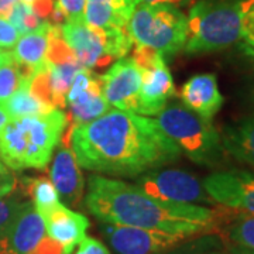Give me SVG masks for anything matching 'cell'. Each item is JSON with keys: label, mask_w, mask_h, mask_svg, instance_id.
Here are the masks:
<instances>
[{"label": "cell", "mask_w": 254, "mask_h": 254, "mask_svg": "<svg viewBox=\"0 0 254 254\" xmlns=\"http://www.w3.org/2000/svg\"><path fill=\"white\" fill-rule=\"evenodd\" d=\"M20 38L17 28L7 18L0 16V48H11L16 46Z\"/></svg>", "instance_id": "4dcf8cb0"}, {"label": "cell", "mask_w": 254, "mask_h": 254, "mask_svg": "<svg viewBox=\"0 0 254 254\" xmlns=\"http://www.w3.org/2000/svg\"><path fill=\"white\" fill-rule=\"evenodd\" d=\"M105 99L110 106L138 113V95L141 88V69L133 57H123L99 75Z\"/></svg>", "instance_id": "4fadbf2b"}, {"label": "cell", "mask_w": 254, "mask_h": 254, "mask_svg": "<svg viewBox=\"0 0 254 254\" xmlns=\"http://www.w3.org/2000/svg\"><path fill=\"white\" fill-rule=\"evenodd\" d=\"M61 26H55L50 20H44L36 30L20 36L13 47V60L33 73L47 64L51 40Z\"/></svg>", "instance_id": "ac0fdd59"}, {"label": "cell", "mask_w": 254, "mask_h": 254, "mask_svg": "<svg viewBox=\"0 0 254 254\" xmlns=\"http://www.w3.org/2000/svg\"><path fill=\"white\" fill-rule=\"evenodd\" d=\"M13 60V55L10 51H6V50H3V48H0V66L1 65H4V64L10 63Z\"/></svg>", "instance_id": "f35d334b"}, {"label": "cell", "mask_w": 254, "mask_h": 254, "mask_svg": "<svg viewBox=\"0 0 254 254\" xmlns=\"http://www.w3.org/2000/svg\"><path fill=\"white\" fill-rule=\"evenodd\" d=\"M155 122L193 163L213 167L223 161L220 133L212 120L200 118L181 105H168L157 115Z\"/></svg>", "instance_id": "5b68a950"}, {"label": "cell", "mask_w": 254, "mask_h": 254, "mask_svg": "<svg viewBox=\"0 0 254 254\" xmlns=\"http://www.w3.org/2000/svg\"><path fill=\"white\" fill-rule=\"evenodd\" d=\"M220 240L215 236H206L203 237V243L196 249L195 253H187V254H230L229 250L225 252L222 249H219Z\"/></svg>", "instance_id": "d6a6232c"}, {"label": "cell", "mask_w": 254, "mask_h": 254, "mask_svg": "<svg viewBox=\"0 0 254 254\" xmlns=\"http://www.w3.org/2000/svg\"><path fill=\"white\" fill-rule=\"evenodd\" d=\"M136 187L147 195L161 200L195 205L215 203L203 185L193 175L182 170L150 171L137 178Z\"/></svg>", "instance_id": "30bf717a"}, {"label": "cell", "mask_w": 254, "mask_h": 254, "mask_svg": "<svg viewBox=\"0 0 254 254\" xmlns=\"http://www.w3.org/2000/svg\"><path fill=\"white\" fill-rule=\"evenodd\" d=\"M71 137L78 164L93 173L136 177L181 157L155 120L130 110L109 109L73 127Z\"/></svg>", "instance_id": "6da1fadb"}, {"label": "cell", "mask_w": 254, "mask_h": 254, "mask_svg": "<svg viewBox=\"0 0 254 254\" xmlns=\"http://www.w3.org/2000/svg\"><path fill=\"white\" fill-rule=\"evenodd\" d=\"M47 236L43 216L27 200L10 225L3 239L14 254H33Z\"/></svg>", "instance_id": "2e32d148"}, {"label": "cell", "mask_w": 254, "mask_h": 254, "mask_svg": "<svg viewBox=\"0 0 254 254\" xmlns=\"http://www.w3.org/2000/svg\"><path fill=\"white\" fill-rule=\"evenodd\" d=\"M220 138L226 154L254 167V113L225 127Z\"/></svg>", "instance_id": "d6986e66"}, {"label": "cell", "mask_w": 254, "mask_h": 254, "mask_svg": "<svg viewBox=\"0 0 254 254\" xmlns=\"http://www.w3.org/2000/svg\"><path fill=\"white\" fill-rule=\"evenodd\" d=\"M33 254H64L63 247L55 243L53 239H50L48 236L44 237V240L38 245L34 253Z\"/></svg>", "instance_id": "e575fe53"}, {"label": "cell", "mask_w": 254, "mask_h": 254, "mask_svg": "<svg viewBox=\"0 0 254 254\" xmlns=\"http://www.w3.org/2000/svg\"><path fill=\"white\" fill-rule=\"evenodd\" d=\"M253 174H254V171H253Z\"/></svg>", "instance_id": "ee69618b"}, {"label": "cell", "mask_w": 254, "mask_h": 254, "mask_svg": "<svg viewBox=\"0 0 254 254\" xmlns=\"http://www.w3.org/2000/svg\"><path fill=\"white\" fill-rule=\"evenodd\" d=\"M247 0H199L190 10L185 53L208 54L233 46L242 38Z\"/></svg>", "instance_id": "277c9868"}, {"label": "cell", "mask_w": 254, "mask_h": 254, "mask_svg": "<svg viewBox=\"0 0 254 254\" xmlns=\"http://www.w3.org/2000/svg\"><path fill=\"white\" fill-rule=\"evenodd\" d=\"M30 78L10 96L9 99L4 100L1 103V106L7 112L10 119H20L26 118V116H38V115H46L48 112L54 110L53 106L44 103L43 100L38 99L36 95L31 93L30 86H28Z\"/></svg>", "instance_id": "44dd1931"}, {"label": "cell", "mask_w": 254, "mask_h": 254, "mask_svg": "<svg viewBox=\"0 0 254 254\" xmlns=\"http://www.w3.org/2000/svg\"><path fill=\"white\" fill-rule=\"evenodd\" d=\"M7 20L17 28L20 36L36 30L44 21L37 16V13L30 3L21 1V0H18L17 3L13 6V9L10 10Z\"/></svg>", "instance_id": "484cf974"}, {"label": "cell", "mask_w": 254, "mask_h": 254, "mask_svg": "<svg viewBox=\"0 0 254 254\" xmlns=\"http://www.w3.org/2000/svg\"><path fill=\"white\" fill-rule=\"evenodd\" d=\"M83 203L99 222L190 237L209 235L220 223V213L215 209L157 199L136 185L100 175L89 177Z\"/></svg>", "instance_id": "7a4b0ae2"}, {"label": "cell", "mask_w": 254, "mask_h": 254, "mask_svg": "<svg viewBox=\"0 0 254 254\" xmlns=\"http://www.w3.org/2000/svg\"><path fill=\"white\" fill-rule=\"evenodd\" d=\"M86 1H95V3H103L108 4L110 7L116 9L122 14H125L126 17L130 18L133 10L136 7L137 0H86Z\"/></svg>", "instance_id": "1f68e13d"}, {"label": "cell", "mask_w": 254, "mask_h": 254, "mask_svg": "<svg viewBox=\"0 0 254 254\" xmlns=\"http://www.w3.org/2000/svg\"><path fill=\"white\" fill-rule=\"evenodd\" d=\"M47 65L50 73V86H51L54 108L64 109L66 106V93L69 91L73 78L82 68V65L78 63L76 58L58 61V63L47 61Z\"/></svg>", "instance_id": "ffe728a7"}, {"label": "cell", "mask_w": 254, "mask_h": 254, "mask_svg": "<svg viewBox=\"0 0 254 254\" xmlns=\"http://www.w3.org/2000/svg\"><path fill=\"white\" fill-rule=\"evenodd\" d=\"M18 0H0V16L7 18L10 10L13 9V6L17 3Z\"/></svg>", "instance_id": "8d00e7d4"}, {"label": "cell", "mask_w": 254, "mask_h": 254, "mask_svg": "<svg viewBox=\"0 0 254 254\" xmlns=\"http://www.w3.org/2000/svg\"><path fill=\"white\" fill-rule=\"evenodd\" d=\"M180 98L187 109L198 116L212 120L223 106V96L219 91L218 78L213 73H199L182 85Z\"/></svg>", "instance_id": "e0dca14e"}, {"label": "cell", "mask_w": 254, "mask_h": 254, "mask_svg": "<svg viewBox=\"0 0 254 254\" xmlns=\"http://www.w3.org/2000/svg\"><path fill=\"white\" fill-rule=\"evenodd\" d=\"M190 0H137V3H145V4H184L188 3Z\"/></svg>", "instance_id": "d590c367"}, {"label": "cell", "mask_w": 254, "mask_h": 254, "mask_svg": "<svg viewBox=\"0 0 254 254\" xmlns=\"http://www.w3.org/2000/svg\"><path fill=\"white\" fill-rule=\"evenodd\" d=\"M46 233L50 239L63 247L64 254H69L75 246L86 236L89 220L85 215L65 206L60 202L43 216Z\"/></svg>", "instance_id": "9a60e30c"}, {"label": "cell", "mask_w": 254, "mask_h": 254, "mask_svg": "<svg viewBox=\"0 0 254 254\" xmlns=\"http://www.w3.org/2000/svg\"><path fill=\"white\" fill-rule=\"evenodd\" d=\"M223 233L236 247L254 252V215L239 212L233 218H226Z\"/></svg>", "instance_id": "603a6c76"}, {"label": "cell", "mask_w": 254, "mask_h": 254, "mask_svg": "<svg viewBox=\"0 0 254 254\" xmlns=\"http://www.w3.org/2000/svg\"><path fill=\"white\" fill-rule=\"evenodd\" d=\"M202 185L215 203L237 212L254 215L253 171H219L206 177Z\"/></svg>", "instance_id": "7c38bea8"}, {"label": "cell", "mask_w": 254, "mask_h": 254, "mask_svg": "<svg viewBox=\"0 0 254 254\" xmlns=\"http://www.w3.org/2000/svg\"><path fill=\"white\" fill-rule=\"evenodd\" d=\"M33 73L14 60L0 66V103L7 100Z\"/></svg>", "instance_id": "d4e9b609"}, {"label": "cell", "mask_w": 254, "mask_h": 254, "mask_svg": "<svg viewBox=\"0 0 254 254\" xmlns=\"http://www.w3.org/2000/svg\"><path fill=\"white\" fill-rule=\"evenodd\" d=\"M133 60L141 69L138 115L157 116L175 93L171 72L163 55L141 44L134 47Z\"/></svg>", "instance_id": "ba28073f"}, {"label": "cell", "mask_w": 254, "mask_h": 254, "mask_svg": "<svg viewBox=\"0 0 254 254\" xmlns=\"http://www.w3.org/2000/svg\"><path fill=\"white\" fill-rule=\"evenodd\" d=\"M66 115L54 109L46 115L11 119L0 134V160L11 170L44 168L64 130Z\"/></svg>", "instance_id": "3957f363"}, {"label": "cell", "mask_w": 254, "mask_h": 254, "mask_svg": "<svg viewBox=\"0 0 254 254\" xmlns=\"http://www.w3.org/2000/svg\"><path fill=\"white\" fill-rule=\"evenodd\" d=\"M50 177L64 205L71 209L79 208L85 187L79 164L72 150L63 147L55 153Z\"/></svg>", "instance_id": "5bb4252c"}, {"label": "cell", "mask_w": 254, "mask_h": 254, "mask_svg": "<svg viewBox=\"0 0 254 254\" xmlns=\"http://www.w3.org/2000/svg\"><path fill=\"white\" fill-rule=\"evenodd\" d=\"M17 188V180L10 173H0V198L13 193Z\"/></svg>", "instance_id": "836d02e7"}, {"label": "cell", "mask_w": 254, "mask_h": 254, "mask_svg": "<svg viewBox=\"0 0 254 254\" xmlns=\"http://www.w3.org/2000/svg\"><path fill=\"white\" fill-rule=\"evenodd\" d=\"M133 43L173 57L185 47L188 18L173 4L137 3L126 26Z\"/></svg>", "instance_id": "8992f818"}, {"label": "cell", "mask_w": 254, "mask_h": 254, "mask_svg": "<svg viewBox=\"0 0 254 254\" xmlns=\"http://www.w3.org/2000/svg\"><path fill=\"white\" fill-rule=\"evenodd\" d=\"M66 106L69 109L71 126L65 140L71 138L73 127L100 118L109 110L110 105L103 96L99 75H93L91 69L82 66L66 93Z\"/></svg>", "instance_id": "8fae6325"}, {"label": "cell", "mask_w": 254, "mask_h": 254, "mask_svg": "<svg viewBox=\"0 0 254 254\" xmlns=\"http://www.w3.org/2000/svg\"><path fill=\"white\" fill-rule=\"evenodd\" d=\"M0 173H9L7 168H6V165L1 163V160H0Z\"/></svg>", "instance_id": "60d3db41"}, {"label": "cell", "mask_w": 254, "mask_h": 254, "mask_svg": "<svg viewBox=\"0 0 254 254\" xmlns=\"http://www.w3.org/2000/svg\"><path fill=\"white\" fill-rule=\"evenodd\" d=\"M100 223L102 235L116 254H165L193 239L181 233Z\"/></svg>", "instance_id": "9c48e42d"}, {"label": "cell", "mask_w": 254, "mask_h": 254, "mask_svg": "<svg viewBox=\"0 0 254 254\" xmlns=\"http://www.w3.org/2000/svg\"><path fill=\"white\" fill-rule=\"evenodd\" d=\"M21 185L26 195L30 196V202L41 216H44L47 212H50L61 202L54 184L47 177L23 178Z\"/></svg>", "instance_id": "7402d4cb"}, {"label": "cell", "mask_w": 254, "mask_h": 254, "mask_svg": "<svg viewBox=\"0 0 254 254\" xmlns=\"http://www.w3.org/2000/svg\"><path fill=\"white\" fill-rule=\"evenodd\" d=\"M10 116L7 115V112L4 110V108L1 106V103H0V134L3 133V130H4V127L7 126V123H9Z\"/></svg>", "instance_id": "74e56055"}, {"label": "cell", "mask_w": 254, "mask_h": 254, "mask_svg": "<svg viewBox=\"0 0 254 254\" xmlns=\"http://www.w3.org/2000/svg\"><path fill=\"white\" fill-rule=\"evenodd\" d=\"M69 254H112L109 249L95 237L85 236Z\"/></svg>", "instance_id": "f1b7e54d"}, {"label": "cell", "mask_w": 254, "mask_h": 254, "mask_svg": "<svg viewBox=\"0 0 254 254\" xmlns=\"http://www.w3.org/2000/svg\"><path fill=\"white\" fill-rule=\"evenodd\" d=\"M242 38L254 48V0H247L245 14L242 20Z\"/></svg>", "instance_id": "f546056e"}, {"label": "cell", "mask_w": 254, "mask_h": 254, "mask_svg": "<svg viewBox=\"0 0 254 254\" xmlns=\"http://www.w3.org/2000/svg\"><path fill=\"white\" fill-rule=\"evenodd\" d=\"M253 99H254V93H253Z\"/></svg>", "instance_id": "7bdbcfd3"}, {"label": "cell", "mask_w": 254, "mask_h": 254, "mask_svg": "<svg viewBox=\"0 0 254 254\" xmlns=\"http://www.w3.org/2000/svg\"><path fill=\"white\" fill-rule=\"evenodd\" d=\"M61 37L82 66L100 68L113 60L126 57L133 46L126 28L92 27L85 21H65Z\"/></svg>", "instance_id": "52a82bcc"}, {"label": "cell", "mask_w": 254, "mask_h": 254, "mask_svg": "<svg viewBox=\"0 0 254 254\" xmlns=\"http://www.w3.org/2000/svg\"><path fill=\"white\" fill-rule=\"evenodd\" d=\"M83 21L92 27L113 30V28H126L128 17L108 4L86 1Z\"/></svg>", "instance_id": "cb8c5ba5"}, {"label": "cell", "mask_w": 254, "mask_h": 254, "mask_svg": "<svg viewBox=\"0 0 254 254\" xmlns=\"http://www.w3.org/2000/svg\"><path fill=\"white\" fill-rule=\"evenodd\" d=\"M26 202L27 200L21 199V196L13 193L0 198V236L7 232V229Z\"/></svg>", "instance_id": "4316f807"}, {"label": "cell", "mask_w": 254, "mask_h": 254, "mask_svg": "<svg viewBox=\"0 0 254 254\" xmlns=\"http://www.w3.org/2000/svg\"><path fill=\"white\" fill-rule=\"evenodd\" d=\"M21 1H26V3H33V1H36V0H21Z\"/></svg>", "instance_id": "b9f144b4"}, {"label": "cell", "mask_w": 254, "mask_h": 254, "mask_svg": "<svg viewBox=\"0 0 254 254\" xmlns=\"http://www.w3.org/2000/svg\"><path fill=\"white\" fill-rule=\"evenodd\" d=\"M229 253L230 254H254V252H252V250H246V249H242V247H236V246H230V247H229Z\"/></svg>", "instance_id": "ab89813d"}, {"label": "cell", "mask_w": 254, "mask_h": 254, "mask_svg": "<svg viewBox=\"0 0 254 254\" xmlns=\"http://www.w3.org/2000/svg\"><path fill=\"white\" fill-rule=\"evenodd\" d=\"M55 4L63 11L66 21H83L86 0H57Z\"/></svg>", "instance_id": "83f0119b"}]
</instances>
